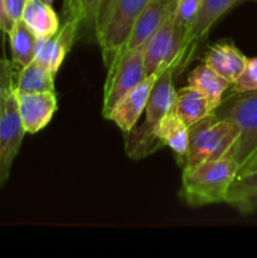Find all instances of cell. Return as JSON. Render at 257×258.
<instances>
[{
	"label": "cell",
	"mask_w": 257,
	"mask_h": 258,
	"mask_svg": "<svg viewBox=\"0 0 257 258\" xmlns=\"http://www.w3.org/2000/svg\"><path fill=\"white\" fill-rule=\"evenodd\" d=\"M226 203L242 214L257 212V170L238 175L229 186Z\"/></svg>",
	"instance_id": "ac0fdd59"
},
{
	"label": "cell",
	"mask_w": 257,
	"mask_h": 258,
	"mask_svg": "<svg viewBox=\"0 0 257 258\" xmlns=\"http://www.w3.org/2000/svg\"><path fill=\"white\" fill-rule=\"evenodd\" d=\"M173 111L188 127H191L212 115L216 108L203 93L190 86H185L175 92Z\"/></svg>",
	"instance_id": "5bb4252c"
},
{
	"label": "cell",
	"mask_w": 257,
	"mask_h": 258,
	"mask_svg": "<svg viewBox=\"0 0 257 258\" xmlns=\"http://www.w3.org/2000/svg\"><path fill=\"white\" fill-rule=\"evenodd\" d=\"M81 24L76 18H66L65 23L59 25L57 32L47 38H38L34 60L47 68L53 76L57 75L63 60L70 53Z\"/></svg>",
	"instance_id": "9c48e42d"
},
{
	"label": "cell",
	"mask_w": 257,
	"mask_h": 258,
	"mask_svg": "<svg viewBox=\"0 0 257 258\" xmlns=\"http://www.w3.org/2000/svg\"><path fill=\"white\" fill-rule=\"evenodd\" d=\"M188 86L203 93L217 110L223 101L224 92L231 87V83L206 63H201L189 73Z\"/></svg>",
	"instance_id": "2e32d148"
},
{
	"label": "cell",
	"mask_w": 257,
	"mask_h": 258,
	"mask_svg": "<svg viewBox=\"0 0 257 258\" xmlns=\"http://www.w3.org/2000/svg\"><path fill=\"white\" fill-rule=\"evenodd\" d=\"M117 0H101L100 7H98L97 15H96V22H95V37L97 33L102 29L103 24H105L106 19H107L108 14H110L111 9L113 8L115 3Z\"/></svg>",
	"instance_id": "484cf974"
},
{
	"label": "cell",
	"mask_w": 257,
	"mask_h": 258,
	"mask_svg": "<svg viewBox=\"0 0 257 258\" xmlns=\"http://www.w3.org/2000/svg\"><path fill=\"white\" fill-rule=\"evenodd\" d=\"M174 76L175 72L171 68H165L159 73L145 106L144 121L125 135V153L133 160H141L160 149L156 130L164 116L173 107L175 97Z\"/></svg>",
	"instance_id": "7a4b0ae2"
},
{
	"label": "cell",
	"mask_w": 257,
	"mask_h": 258,
	"mask_svg": "<svg viewBox=\"0 0 257 258\" xmlns=\"http://www.w3.org/2000/svg\"><path fill=\"white\" fill-rule=\"evenodd\" d=\"M20 19L38 38H47L59 28V19L52 5L43 0H28Z\"/></svg>",
	"instance_id": "e0dca14e"
},
{
	"label": "cell",
	"mask_w": 257,
	"mask_h": 258,
	"mask_svg": "<svg viewBox=\"0 0 257 258\" xmlns=\"http://www.w3.org/2000/svg\"><path fill=\"white\" fill-rule=\"evenodd\" d=\"M12 27L13 23L10 22L9 18L5 14L4 7H3V0H0V30L3 33H5V34H8L10 32V29H12Z\"/></svg>",
	"instance_id": "4316f807"
},
{
	"label": "cell",
	"mask_w": 257,
	"mask_h": 258,
	"mask_svg": "<svg viewBox=\"0 0 257 258\" xmlns=\"http://www.w3.org/2000/svg\"><path fill=\"white\" fill-rule=\"evenodd\" d=\"M18 70L19 67L13 62L0 59V95L14 90Z\"/></svg>",
	"instance_id": "cb8c5ba5"
},
{
	"label": "cell",
	"mask_w": 257,
	"mask_h": 258,
	"mask_svg": "<svg viewBox=\"0 0 257 258\" xmlns=\"http://www.w3.org/2000/svg\"><path fill=\"white\" fill-rule=\"evenodd\" d=\"M54 77L47 68L33 60L25 67H19L14 90L19 93L55 92Z\"/></svg>",
	"instance_id": "ffe728a7"
},
{
	"label": "cell",
	"mask_w": 257,
	"mask_h": 258,
	"mask_svg": "<svg viewBox=\"0 0 257 258\" xmlns=\"http://www.w3.org/2000/svg\"><path fill=\"white\" fill-rule=\"evenodd\" d=\"M248 58L231 42L222 40L212 45L203 58V63L233 85L244 71Z\"/></svg>",
	"instance_id": "4fadbf2b"
},
{
	"label": "cell",
	"mask_w": 257,
	"mask_h": 258,
	"mask_svg": "<svg viewBox=\"0 0 257 258\" xmlns=\"http://www.w3.org/2000/svg\"><path fill=\"white\" fill-rule=\"evenodd\" d=\"M256 154H257V153H256Z\"/></svg>",
	"instance_id": "4dcf8cb0"
},
{
	"label": "cell",
	"mask_w": 257,
	"mask_h": 258,
	"mask_svg": "<svg viewBox=\"0 0 257 258\" xmlns=\"http://www.w3.org/2000/svg\"><path fill=\"white\" fill-rule=\"evenodd\" d=\"M25 134L15 91L0 95V186L9 178Z\"/></svg>",
	"instance_id": "52a82bcc"
},
{
	"label": "cell",
	"mask_w": 257,
	"mask_h": 258,
	"mask_svg": "<svg viewBox=\"0 0 257 258\" xmlns=\"http://www.w3.org/2000/svg\"><path fill=\"white\" fill-rule=\"evenodd\" d=\"M101 0H75V17L81 28L91 30L95 35V22Z\"/></svg>",
	"instance_id": "7402d4cb"
},
{
	"label": "cell",
	"mask_w": 257,
	"mask_h": 258,
	"mask_svg": "<svg viewBox=\"0 0 257 258\" xmlns=\"http://www.w3.org/2000/svg\"><path fill=\"white\" fill-rule=\"evenodd\" d=\"M66 18L75 17V0H65Z\"/></svg>",
	"instance_id": "f1b7e54d"
},
{
	"label": "cell",
	"mask_w": 257,
	"mask_h": 258,
	"mask_svg": "<svg viewBox=\"0 0 257 258\" xmlns=\"http://www.w3.org/2000/svg\"><path fill=\"white\" fill-rule=\"evenodd\" d=\"M238 2L241 0H202L198 12L186 32L176 73L183 72L188 67L201 43L206 39L209 30Z\"/></svg>",
	"instance_id": "ba28073f"
},
{
	"label": "cell",
	"mask_w": 257,
	"mask_h": 258,
	"mask_svg": "<svg viewBox=\"0 0 257 258\" xmlns=\"http://www.w3.org/2000/svg\"><path fill=\"white\" fill-rule=\"evenodd\" d=\"M144 49L145 44L116 55L106 67L107 75L102 100V116L105 118L108 117L118 101L146 77Z\"/></svg>",
	"instance_id": "5b68a950"
},
{
	"label": "cell",
	"mask_w": 257,
	"mask_h": 258,
	"mask_svg": "<svg viewBox=\"0 0 257 258\" xmlns=\"http://www.w3.org/2000/svg\"><path fill=\"white\" fill-rule=\"evenodd\" d=\"M15 96L25 133L35 134L43 130L50 122L53 115L57 111L55 92H15Z\"/></svg>",
	"instance_id": "7c38bea8"
},
{
	"label": "cell",
	"mask_w": 257,
	"mask_h": 258,
	"mask_svg": "<svg viewBox=\"0 0 257 258\" xmlns=\"http://www.w3.org/2000/svg\"><path fill=\"white\" fill-rule=\"evenodd\" d=\"M238 170V163L232 155L183 168L180 198L191 207L226 203Z\"/></svg>",
	"instance_id": "6da1fadb"
},
{
	"label": "cell",
	"mask_w": 257,
	"mask_h": 258,
	"mask_svg": "<svg viewBox=\"0 0 257 258\" xmlns=\"http://www.w3.org/2000/svg\"><path fill=\"white\" fill-rule=\"evenodd\" d=\"M8 35L10 38L12 62L18 67H25L32 63L34 60L38 43V37L33 30L22 19H19L13 23Z\"/></svg>",
	"instance_id": "d6986e66"
},
{
	"label": "cell",
	"mask_w": 257,
	"mask_h": 258,
	"mask_svg": "<svg viewBox=\"0 0 257 258\" xmlns=\"http://www.w3.org/2000/svg\"><path fill=\"white\" fill-rule=\"evenodd\" d=\"M43 2L48 3V4H52V2H53V0H43Z\"/></svg>",
	"instance_id": "f546056e"
},
{
	"label": "cell",
	"mask_w": 257,
	"mask_h": 258,
	"mask_svg": "<svg viewBox=\"0 0 257 258\" xmlns=\"http://www.w3.org/2000/svg\"><path fill=\"white\" fill-rule=\"evenodd\" d=\"M202 0H178L173 14L174 27L186 35L188 28L193 22Z\"/></svg>",
	"instance_id": "44dd1931"
},
{
	"label": "cell",
	"mask_w": 257,
	"mask_h": 258,
	"mask_svg": "<svg viewBox=\"0 0 257 258\" xmlns=\"http://www.w3.org/2000/svg\"><path fill=\"white\" fill-rule=\"evenodd\" d=\"M158 76L159 73L146 76L138 86H135L127 95L118 101L117 105L112 108L108 117L106 118L112 121L122 131L123 135L135 127L140 116L145 111V106Z\"/></svg>",
	"instance_id": "8fae6325"
},
{
	"label": "cell",
	"mask_w": 257,
	"mask_h": 258,
	"mask_svg": "<svg viewBox=\"0 0 257 258\" xmlns=\"http://www.w3.org/2000/svg\"><path fill=\"white\" fill-rule=\"evenodd\" d=\"M28 0H3V7L7 17L12 23L17 22L22 18L23 10Z\"/></svg>",
	"instance_id": "d4e9b609"
},
{
	"label": "cell",
	"mask_w": 257,
	"mask_h": 258,
	"mask_svg": "<svg viewBox=\"0 0 257 258\" xmlns=\"http://www.w3.org/2000/svg\"><path fill=\"white\" fill-rule=\"evenodd\" d=\"M151 0H117L111 9L102 29L96 35L107 67L127 39L134 22Z\"/></svg>",
	"instance_id": "8992f818"
},
{
	"label": "cell",
	"mask_w": 257,
	"mask_h": 258,
	"mask_svg": "<svg viewBox=\"0 0 257 258\" xmlns=\"http://www.w3.org/2000/svg\"><path fill=\"white\" fill-rule=\"evenodd\" d=\"M188 136L189 127L171 107V110L164 116L156 130V140L161 146H168L173 150L180 165L183 164L188 150Z\"/></svg>",
	"instance_id": "9a60e30c"
},
{
	"label": "cell",
	"mask_w": 257,
	"mask_h": 258,
	"mask_svg": "<svg viewBox=\"0 0 257 258\" xmlns=\"http://www.w3.org/2000/svg\"><path fill=\"white\" fill-rule=\"evenodd\" d=\"M238 138V126L213 112L189 127L188 150L181 166L186 168L231 155Z\"/></svg>",
	"instance_id": "3957f363"
},
{
	"label": "cell",
	"mask_w": 257,
	"mask_h": 258,
	"mask_svg": "<svg viewBox=\"0 0 257 258\" xmlns=\"http://www.w3.org/2000/svg\"><path fill=\"white\" fill-rule=\"evenodd\" d=\"M229 88H231L229 93H241L257 90V57L248 58L242 75Z\"/></svg>",
	"instance_id": "603a6c76"
},
{
	"label": "cell",
	"mask_w": 257,
	"mask_h": 258,
	"mask_svg": "<svg viewBox=\"0 0 257 258\" xmlns=\"http://www.w3.org/2000/svg\"><path fill=\"white\" fill-rule=\"evenodd\" d=\"M176 2L178 0H151L146 5L145 9L140 13V15L136 18L127 39L125 40L120 50L116 53L115 57L145 44L149 38L158 30V28L173 14Z\"/></svg>",
	"instance_id": "30bf717a"
},
{
	"label": "cell",
	"mask_w": 257,
	"mask_h": 258,
	"mask_svg": "<svg viewBox=\"0 0 257 258\" xmlns=\"http://www.w3.org/2000/svg\"><path fill=\"white\" fill-rule=\"evenodd\" d=\"M257 170V154H254L238 171V175H243V174L251 173V171Z\"/></svg>",
	"instance_id": "83f0119b"
},
{
	"label": "cell",
	"mask_w": 257,
	"mask_h": 258,
	"mask_svg": "<svg viewBox=\"0 0 257 258\" xmlns=\"http://www.w3.org/2000/svg\"><path fill=\"white\" fill-rule=\"evenodd\" d=\"M214 113L229 118L238 126L239 138L231 155L241 169L257 153V90L229 93Z\"/></svg>",
	"instance_id": "277c9868"
}]
</instances>
